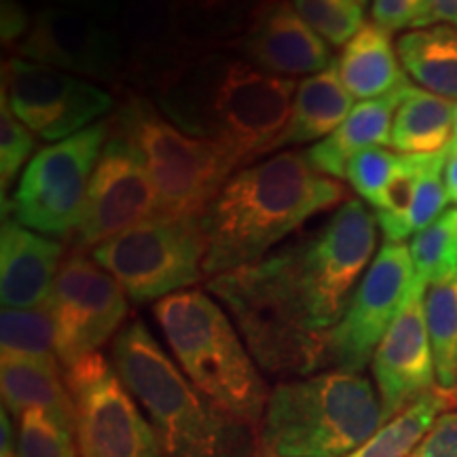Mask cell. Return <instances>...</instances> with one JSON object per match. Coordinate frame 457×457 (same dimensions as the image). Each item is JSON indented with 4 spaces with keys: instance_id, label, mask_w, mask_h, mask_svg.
Segmentation results:
<instances>
[{
    "instance_id": "6da1fadb",
    "label": "cell",
    "mask_w": 457,
    "mask_h": 457,
    "mask_svg": "<svg viewBox=\"0 0 457 457\" xmlns=\"http://www.w3.org/2000/svg\"><path fill=\"white\" fill-rule=\"evenodd\" d=\"M377 227L367 202L347 199L312 236L208 279L261 369L305 377L324 369V339L375 259Z\"/></svg>"
},
{
    "instance_id": "7a4b0ae2",
    "label": "cell",
    "mask_w": 457,
    "mask_h": 457,
    "mask_svg": "<svg viewBox=\"0 0 457 457\" xmlns=\"http://www.w3.org/2000/svg\"><path fill=\"white\" fill-rule=\"evenodd\" d=\"M299 83L261 71L225 43L204 45L155 89L176 128L214 142L237 168L270 155L293 111Z\"/></svg>"
},
{
    "instance_id": "3957f363",
    "label": "cell",
    "mask_w": 457,
    "mask_h": 457,
    "mask_svg": "<svg viewBox=\"0 0 457 457\" xmlns=\"http://www.w3.org/2000/svg\"><path fill=\"white\" fill-rule=\"evenodd\" d=\"M345 197V187L313 170L305 151H279L239 168L202 216L205 278L262 261L273 245Z\"/></svg>"
},
{
    "instance_id": "277c9868",
    "label": "cell",
    "mask_w": 457,
    "mask_h": 457,
    "mask_svg": "<svg viewBox=\"0 0 457 457\" xmlns=\"http://www.w3.org/2000/svg\"><path fill=\"white\" fill-rule=\"evenodd\" d=\"M112 367L157 434L163 457H253L244 428L208 403L140 320L112 339Z\"/></svg>"
},
{
    "instance_id": "5b68a950",
    "label": "cell",
    "mask_w": 457,
    "mask_h": 457,
    "mask_svg": "<svg viewBox=\"0 0 457 457\" xmlns=\"http://www.w3.org/2000/svg\"><path fill=\"white\" fill-rule=\"evenodd\" d=\"M168 347L197 392L245 428H259L267 386L231 316L204 290L188 288L153 307Z\"/></svg>"
},
{
    "instance_id": "8992f818",
    "label": "cell",
    "mask_w": 457,
    "mask_h": 457,
    "mask_svg": "<svg viewBox=\"0 0 457 457\" xmlns=\"http://www.w3.org/2000/svg\"><path fill=\"white\" fill-rule=\"evenodd\" d=\"M384 424L367 377L324 370L278 384L256 430L267 457H343Z\"/></svg>"
},
{
    "instance_id": "52a82bcc",
    "label": "cell",
    "mask_w": 457,
    "mask_h": 457,
    "mask_svg": "<svg viewBox=\"0 0 457 457\" xmlns=\"http://www.w3.org/2000/svg\"><path fill=\"white\" fill-rule=\"evenodd\" d=\"M114 131L138 151L157 188L163 216L202 219L225 182L239 170L214 142L176 128L151 100L129 96L119 108Z\"/></svg>"
},
{
    "instance_id": "ba28073f",
    "label": "cell",
    "mask_w": 457,
    "mask_h": 457,
    "mask_svg": "<svg viewBox=\"0 0 457 457\" xmlns=\"http://www.w3.org/2000/svg\"><path fill=\"white\" fill-rule=\"evenodd\" d=\"M136 303L162 301L205 278L202 219L157 214L91 250Z\"/></svg>"
},
{
    "instance_id": "9c48e42d",
    "label": "cell",
    "mask_w": 457,
    "mask_h": 457,
    "mask_svg": "<svg viewBox=\"0 0 457 457\" xmlns=\"http://www.w3.org/2000/svg\"><path fill=\"white\" fill-rule=\"evenodd\" d=\"M111 123L100 121L71 138L41 148L26 165L3 212L51 237L72 236L81 219L89 182L102 155Z\"/></svg>"
},
{
    "instance_id": "30bf717a",
    "label": "cell",
    "mask_w": 457,
    "mask_h": 457,
    "mask_svg": "<svg viewBox=\"0 0 457 457\" xmlns=\"http://www.w3.org/2000/svg\"><path fill=\"white\" fill-rule=\"evenodd\" d=\"M66 386L79 457H163L151 421L100 352L68 367Z\"/></svg>"
},
{
    "instance_id": "8fae6325",
    "label": "cell",
    "mask_w": 457,
    "mask_h": 457,
    "mask_svg": "<svg viewBox=\"0 0 457 457\" xmlns=\"http://www.w3.org/2000/svg\"><path fill=\"white\" fill-rule=\"evenodd\" d=\"M409 245L386 242L377 250L350 305L324 339V367L360 373L373 360L392 322L415 286Z\"/></svg>"
},
{
    "instance_id": "7c38bea8",
    "label": "cell",
    "mask_w": 457,
    "mask_h": 457,
    "mask_svg": "<svg viewBox=\"0 0 457 457\" xmlns=\"http://www.w3.org/2000/svg\"><path fill=\"white\" fill-rule=\"evenodd\" d=\"M47 307L55 324V352L64 369L114 339L128 318V295L83 250L62 261Z\"/></svg>"
},
{
    "instance_id": "4fadbf2b",
    "label": "cell",
    "mask_w": 457,
    "mask_h": 457,
    "mask_svg": "<svg viewBox=\"0 0 457 457\" xmlns=\"http://www.w3.org/2000/svg\"><path fill=\"white\" fill-rule=\"evenodd\" d=\"M3 94L34 136L55 142L100 123L114 102L94 81L17 55L3 66Z\"/></svg>"
},
{
    "instance_id": "5bb4252c",
    "label": "cell",
    "mask_w": 457,
    "mask_h": 457,
    "mask_svg": "<svg viewBox=\"0 0 457 457\" xmlns=\"http://www.w3.org/2000/svg\"><path fill=\"white\" fill-rule=\"evenodd\" d=\"M162 212L157 188L129 140L112 129L91 176L81 219L72 233L74 250H94L125 228Z\"/></svg>"
},
{
    "instance_id": "9a60e30c",
    "label": "cell",
    "mask_w": 457,
    "mask_h": 457,
    "mask_svg": "<svg viewBox=\"0 0 457 457\" xmlns=\"http://www.w3.org/2000/svg\"><path fill=\"white\" fill-rule=\"evenodd\" d=\"M17 57L54 66L87 81L117 83L128 72L121 34L98 15L51 4L38 11Z\"/></svg>"
},
{
    "instance_id": "2e32d148",
    "label": "cell",
    "mask_w": 457,
    "mask_h": 457,
    "mask_svg": "<svg viewBox=\"0 0 457 457\" xmlns=\"http://www.w3.org/2000/svg\"><path fill=\"white\" fill-rule=\"evenodd\" d=\"M426 288L424 282L415 279L403 310L370 360L386 424L421 396L438 390L426 324Z\"/></svg>"
},
{
    "instance_id": "e0dca14e",
    "label": "cell",
    "mask_w": 457,
    "mask_h": 457,
    "mask_svg": "<svg viewBox=\"0 0 457 457\" xmlns=\"http://www.w3.org/2000/svg\"><path fill=\"white\" fill-rule=\"evenodd\" d=\"M225 45L261 71L284 79H307L335 64L328 43L305 24L290 0H267Z\"/></svg>"
},
{
    "instance_id": "ac0fdd59",
    "label": "cell",
    "mask_w": 457,
    "mask_h": 457,
    "mask_svg": "<svg viewBox=\"0 0 457 457\" xmlns=\"http://www.w3.org/2000/svg\"><path fill=\"white\" fill-rule=\"evenodd\" d=\"M121 28L131 74L155 89L204 47L187 30L180 0H123Z\"/></svg>"
},
{
    "instance_id": "d6986e66",
    "label": "cell",
    "mask_w": 457,
    "mask_h": 457,
    "mask_svg": "<svg viewBox=\"0 0 457 457\" xmlns=\"http://www.w3.org/2000/svg\"><path fill=\"white\" fill-rule=\"evenodd\" d=\"M60 242L17 220L3 222L0 233V296L3 307L32 310L47 305L62 267Z\"/></svg>"
},
{
    "instance_id": "ffe728a7",
    "label": "cell",
    "mask_w": 457,
    "mask_h": 457,
    "mask_svg": "<svg viewBox=\"0 0 457 457\" xmlns=\"http://www.w3.org/2000/svg\"><path fill=\"white\" fill-rule=\"evenodd\" d=\"M413 85L407 83L392 94L353 104L347 119L328 138L316 142L305 151L312 168L330 179L345 180V170L356 153L370 146H390L392 123L400 102Z\"/></svg>"
},
{
    "instance_id": "44dd1931",
    "label": "cell",
    "mask_w": 457,
    "mask_h": 457,
    "mask_svg": "<svg viewBox=\"0 0 457 457\" xmlns=\"http://www.w3.org/2000/svg\"><path fill=\"white\" fill-rule=\"evenodd\" d=\"M353 108V98L341 83L339 66L303 79L296 87L290 119L273 142L270 155L288 146H305L328 138L345 121Z\"/></svg>"
},
{
    "instance_id": "7402d4cb",
    "label": "cell",
    "mask_w": 457,
    "mask_h": 457,
    "mask_svg": "<svg viewBox=\"0 0 457 457\" xmlns=\"http://www.w3.org/2000/svg\"><path fill=\"white\" fill-rule=\"evenodd\" d=\"M337 66L341 83L360 102L381 98L409 83L392 34L373 21L360 28L341 49Z\"/></svg>"
},
{
    "instance_id": "603a6c76",
    "label": "cell",
    "mask_w": 457,
    "mask_h": 457,
    "mask_svg": "<svg viewBox=\"0 0 457 457\" xmlns=\"http://www.w3.org/2000/svg\"><path fill=\"white\" fill-rule=\"evenodd\" d=\"M0 387L9 413L21 417L26 411L41 409L74 434V403L66 381L60 377V364L3 358Z\"/></svg>"
},
{
    "instance_id": "cb8c5ba5",
    "label": "cell",
    "mask_w": 457,
    "mask_h": 457,
    "mask_svg": "<svg viewBox=\"0 0 457 457\" xmlns=\"http://www.w3.org/2000/svg\"><path fill=\"white\" fill-rule=\"evenodd\" d=\"M457 102L411 87L394 114L390 146L400 155H436L449 151L455 136Z\"/></svg>"
},
{
    "instance_id": "d4e9b609",
    "label": "cell",
    "mask_w": 457,
    "mask_h": 457,
    "mask_svg": "<svg viewBox=\"0 0 457 457\" xmlns=\"http://www.w3.org/2000/svg\"><path fill=\"white\" fill-rule=\"evenodd\" d=\"M396 47L407 77L432 94L457 100V26L434 24L404 32Z\"/></svg>"
},
{
    "instance_id": "484cf974",
    "label": "cell",
    "mask_w": 457,
    "mask_h": 457,
    "mask_svg": "<svg viewBox=\"0 0 457 457\" xmlns=\"http://www.w3.org/2000/svg\"><path fill=\"white\" fill-rule=\"evenodd\" d=\"M424 307L436 386L449 398L457 390V270L428 286Z\"/></svg>"
},
{
    "instance_id": "4316f807",
    "label": "cell",
    "mask_w": 457,
    "mask_h": 457,
    "mask_svg": "<svg viewBox=\"0 0 457 457\" xmlns=\"http://www.w3.org/2000/svg\"><path fill=\"white\" fill-rule=\"evenodd\" d=\"M447 407H451L449 398L441 390L426 394L409 409H404L403 413L381 426L367 443L343 457H407L417 449V445L424 441L434 421L443 415Z\"/></svg>"
},
{
    "instance_id": "83f0119b",
    "label": "cell",
    "mask_w": 457,
    "mask_h": 457,
    "mask_svg": "<svg viewBox=\"0 0 457 457\" xmlns=\"http://www.w3.org/2000/svg\"><path fill=\"white\" fill-rule=\"evenodd\" d=\"M0 345H3V358L60 364L55 352V324L47 305L32 307V310L3 307Z\"/></svg>"
},
{
    "instance_id": "f1b7e54d",
    "label": "cell",
    "mask_w": 457,
    "mask_h": 457,
    "mask_svg": "<svg viewBox=\"0 0 457 457\" xmlns=\"http://www.w3.org/2000/svg\"><path fill=\"white\" fill-rule=\"evenodd\" d=\"M267 0H180L187 30L199 45L227 43Z\"/></svg>"
},
{
    "instance_id": "f546056e",
    "label": "cell",
    "mask_w": 457,
    "mask_h": 457,
    "mask_svg": "<svg viewBox=\"0 0 457 457\" xmlns=\"http://www.w3.org/2000/svg\"><path fill=\"white\" fill-rule=\"evenodd\" d=\"M415 278L426 286L457 270V208H449L409 242Z\"/></svg>"
},
{
    "instance_id": "4dcf8cb0",
    "label": "cell",
    "mask_w": 457,
    "mask_h": 457,
    "mask_svg": "<svg viewBox=\"0 0 457 457\" xmlns=\"http://www.w3.org/2000/svg\"><path fill=\"white\" fill-rule=\"evenodd\" d=\"M430 159L432 155H400L384 197L377 204V208H373L377 225L384 231L386 242H404L409 237L407 219L411 205H413L417 187Z\"/></svg>"
},
{
    "instance_id": "1f68e13d",
    "label": "cell",
    "mask_w": 457,
    "mask_h": 457,
    "mask_svg": "<svg viewBox=\"0 0 457 457\" xmlns=\"http://www.w3.org/2000/svg\"><path fill=\"white\" fill-rule=\"evenodd\" d=\"M305 24L333 47H345L364 21L360 0H290Z\"/></svg>"
},
{
    "instance_id": "d6a6232c",
    "label": "cell",
    "mask_w": 457,
    "mask_h": 457,
    "mask_svg": "<svg viewBox=\"0 0 457 457\" xmlns=\"http://www.w3.org/2000/svg\"><path fill=\"white\" fill-rule=\"evenodd\" d=\"M17 457H77L74 434L41 409L20 417Z\"/></svg>"
},
{
    "instance_id": "836d02e7",
    "label": "cell",
    "mask_w": 457,
    "mask_h": 457,
    "mask_svg": "<svg viewBox=\"0 0 457 457\" xmlns=\"http://www.w3.org/2000/svg\"><path fill=\"white\" fill-rule=\"evenodd\" d=\"M400 162V153L390 151L386 146H370L356 153L350 159L345 170V180L353 191L362 197V202L377 208L390 185L394 171Z\"/></svg>"
},
{
    "instance_id": "e575fe53",
    "label": "cell",
    "mask_w": 457,
    "mask_h": 457,
    "mask_svg": "<svg viewBox=\"0 0 457 457\" xmlns=\"http://www.w3.org/2000/svg\"><path fill=\"white\" fill-rule=\"evenodd\" d=\"M34 145H37V136L15 117L9 98L3 94V100H0V187H3V199H7V191L15 185L24 165L30 163Z\"/></svg>"
},
{
    "instance_id": "d590c367",
    "label": "cell",
    "mask_w": 457,
    "mask_h": 457,
    "mask_svg": "<svg viewBox=\"0 0 457 457\" xmlns=\"http://www.w3.org/2000/svg\"><path fill=\"white\" fill-rule=\"evenodd\" d=\"M445 162H447V151L432 155L424 176H421L407 219L409 237H413L421 228L432 225L443 212H447L451 197L447 193V185H445Z\"/></svg>"
},
{
    "instance_id": "8d00e7d4",
    "label": "cell",
    "mask_w": 457,
    "mask_h": 457,
    "mask_svg": "<svg viewBox=\"0 0 457 457\" xmlns=\"http://www.w3.org/2000/svg\"><path fill=\"white\" fill-rule=\"evenodd\" d=\"M373 24L394 34L430 26V0H373Z\"/></svg>"
},
{
    "instance_id": "74e56055",
    "label": "cell",
    "mask_w": 457,
    "mask_h": 457,
    "mask_svg": "<svg viewBox=\"0 0 457 457\" xmlns=\"http://www.w3.org/2000/svg\"><path fill=\"white\" fill-rule=\"evenodd\" d=\"M411 457H457V411L438 417Z\"/></svg>"
},
{
    "instance_id": "f35d334b",
    "label": "cell",
    "mask_w": 457,
    "mask_h": 457,
    "mask_svg": "<svg viewBox=\"0 0 457 457\" xmlns=\"http://www.w3.org/2000/svg\"><path fill=\"white\" fill-rule=\"evenodd\" d=\"M32 20L34 17L26 13L24 4L20 0H3V7H0V38H3L4 47H20L26 34L30 32Z\"/></svg>"
},
{
    "instance_id": "ab89813d",
    "label": "cell",
    "mask_w": 457,
    "mask_h": 457,
    "mask_svg": "<svg viewBox=\"0 0 457 457\" xmlns=\"http://www.w3.org/2000/svg\"><path fill=\"white\" fill-rule=\"evenodd\" d=\"M434 24L457 26V0H430V26Z\"/></svg>"
},
{
    "instance_id": "60d3db41",
    "label": "cell",
    "mask_w": 457,
    "mask_h": 457,
    "mask_svg": "<svg viewBox=\"0 0 457 457\" xmlns=\"http://www.w3.org/2000/svg\"><path fill=\"white\" fill-rule=\"evenodd\" d=\"M445 185L451 202L457 204V145H451L447 151V162H445Z\"/></svg>"
},
{
    "instance_id": "b9f144b4",
    "label": "cell",
    "mask_w": 457,
    "mask_h": 457,
    "mask_svg": "<svg viewBox=\"0 0 457 457\" xmlns=\"http://www.w3.org/2000/svg\"><path fill=\"white\" fill-rule=\"evenodd\" d=\"M0 421H3V457H17V445H15V436H13V424L9 420V411L3 407V415H0Z\"/></svg>"
},
{
    "instance_id": "7bdbcfd3",
    "label": "cell",
    "mask_w": 457,
    "mask_h": 457,
    "mask_svg": "<svg viewBox=\"0 0 457 457\" xmlns=\"http://www.w3.org/2000/svg\"><path fill=\"white\" fill-rule=\"evenodd\" d=\"M55 4L60 7H71V9H81L87 11V13L94 15H104L106 7H108V0H54Z\"/></svg>"
},
{
    "instance_id": "ee69618b",
    "label": "cell",
    "mask_w": 457,
    "mask_h": 457,
    "mask_svg": "<svg viewBox=\"0 0 457 457\" xmlns=\"http://www.w3.org/2000/svg\"><path fill=\"white\" fill-rule=\"evenodd\" d=\"M449 403H451V407H457V390L449 396Z\"/></svg>"
},
{
    "instance_id": "f6af8a7d",
    "label": "cell",
    "mask_w": 457,
    "mask_h": 457,
    "mask_svg": "<svg viewBox=\"0 0 457 457\" xmlns=\"http://www.w3.org/2000/svg\"><path fill=\"white\" fill-rule=\"evenodd\" d=\"M453 145H457V111H455V136H453Z\"/></svg>"
},
{
    "instance_id": "bcb514c9",
    "label": "cell",
    "mask_w": 457,
    "mask_h": 457,
    "mask_svg": "<svg viewBox=\"0 0 457 457\" xmlns=\"http://www.w3.org/2000/svg\"><path fill=\"white\" fill-rule=\"evenodd\" d=\"M253 457H265L262 453H253Z\"/></svg>"
},
{
    "instance_id": "7dc6e473",
    "label": "cell",
    "mask_w": 457,
    "mask_h": 457,
    "mask_svg": "<svg viewBox=\"0 0 457 457\" xmlns=\"http://www.w3.org/2000/svg\"><path fill=\"white\" fill-rule=\"evenodd\" d=\"M360 3H362V4H367V0H360Z\"/></svg>"
}]
</instances>
